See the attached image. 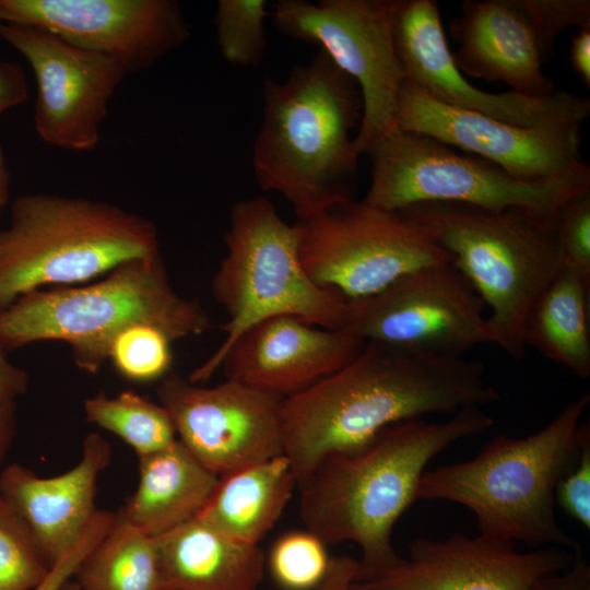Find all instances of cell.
I'll return each instance as SVG.
<instances>
[{"label": "cell", "mask_w": 590, "mask_h": 590, "mask_svg": "<svg viewBox=\"0 0 590 590\" xmlns=\"http://www.w3.org/2000/svg\"><path fill=\"white\" fill-rule=\"evenodd\" d=\"M502 398L479 361L366 342L349 364L283 399V455L298 484L324 458L357 449L390 425Z\"/></svg>", "instance_id": "cell-1"}, {"label": "cell", "mask_w": 590, "mask_h": 590, "mask_svg": "<svg viewBox=\"0 0 590 590\" xmlns=\"http://www.w3.org/2000/svg\"><path fill=\"white\" fill-rule=\"evenodd\" d=\"M494 425L480 406L441 423L415 418L390 425L364 446L324 458L303 481L300 518L326 545L359 546L358 581L397 565L393 528L417 499L428 462L452 444Z\"/></svg>", "instance_id": "cell-2"}, {"label": "cell", "mask_w": 590, "mask_h": 590, "mask_svg": "<svg viewBox=\"0 0 590 590\" xmlns=\"http://www.w3.org/2000/svg\"><path fill=\"white\" fill-rule=\"evenodd\" d=\"M252 168L263 191L283 196L298 221L354 199L362 118L355 81L320 49L283 81L267 78Z\"/></svg>", "instance_id": "cell-3"}, {"label": "cell", "mask_w": 590, "mask_h": 590, "mask_svg": "<svg viewBox=\"0 0 590 590\" xmlns=\"http://www.w3.org/2000/svg\"><path fill=\"white\" fill-rule=\"evenodd\" d=\"M589 403L585 392L532 435L497 436L471 460L425 471L416 498L467 507L487 536L530 550L582 551L556 519L555 491L578 458Z\"/></svg>", "instance_id": "cell-4"}, {"label": "cell", "mask_w": 590, "mask_h": 590, "mask_svg": "<svg viewBox=\"0 0 590 590\" xmlns=\"http://www.w3.org/2000/svg\"><path fill=\"white\" fill-rule=\"evenodd\" d=\"M137 323L154 326L174 342L204 333L211 320L197 299L172 286L158 255L122 263L88 285L21 296L0 309V349L62 341L74 364L95 374L108 361L114 339Z\"/></svg>", "instance_id": "cell-5"}, {"label": "cell", "mask_w": 590, "mask_h": 590, "mask_svg": "<svg viewBox=\"0 0 590 590\" xmlns=\"http://www.w3.org/2000/svg\"><path fill=\"white\" fill-rule=\"evenodd\" d=\"M402 211L430 233L479 294L492 343L521 359L528 314L564 267L558 211H491L452 203H422Z\"/></svg>", "instance_id": "cell-6"}, {"label": "cell", "mask_w": 590, "mask_h": 590, "mask_svg": "<svg viewBox=\"0 0 590 590\" xmlns=\"http://www.w3.org/2000/svg\"><path fill=\"white\" fill-rule=\"evenodd\" d=\"M160 255L155 224L83 197L26 193L0 231V309L47 285L80 284Z\"/></svg>", "instance_id": "cell-7"}, {"label": "cell", "mask_w": 590, "mask_h": 590, "mask_svg": "<svg viewBox=\"0 0 590 590\" xmlns=\"http://www.w3.org/2000/svg\"><path fill=\"white\" fill-rule=\"evenodd\" d=\"M226 255L212 279V294L226 311L225 338L192 370L194 384L220 369L234 342L250 327L276 316L339 329L345 300L316 285L299 258V229L262 197L236 202L224 237Z\"/></svg>", "instance_id": "cell-8"}, {"label": "cell", "mask_w": 590, "mask_h": 590, "mask_svg": "<svg viewBox=\"0 0 590 590\" xmlns=\"http://www.w3.org/2000/svg\"><path fill=\"white\" fill-rule=\"evenodd\" d=\"M370 186L364 200L400 211L422 203H452L499 211L526 208L555 213L590 191V168L545 180H523L499 166L432 137L394 129L367 153Z\"/></svg>", "instance_id": "cell-9"}, {"label": "cell", "mask_w": 590, "mask_h": 590, "mask_svg": "<svg viewBox=\"0 0 590 590\" xmlns=\"http://www.w3.org/2000/svg\"><path fill=\"white\" fill-rule=\"evenodd\" d=\"M302 264L319 287L345 302L371 296L421 268L450 261L404 211L350 199L296 222Z\"/></svg>", "instance_id": "cell-10"}, {"label": "cell", "mask_w": 590, "mask_h": 590, "mask_svg": "<svg viewBox=\"0 0 590 590\" xmlns=\"http://www.w3.org/2000/svg\"><path fill=\"white\" fill-rule=\"evenodd\" d=\"M399 0H280L270 12L292 39L317 44L357 84L362 118L354 138L367 154L397 129L398 95L405 79L394 43Z\"/></svg>", "instance_id": "cell-11"}, {"label": "cell", "mask_w": 590, "mask_h": 590, "mask_svg": "<svg viewBox=\"0 0 590 590\" xmlns=\"http://www.w3.org/2000/svg\"><path fill=\"white\" fill-rule=\"evenodd\" d=\"M339 329L365 342L453 357L492 343L486 307L451 260L408 273L371 296L345 302Z\"/></svg>", "instance_id": "cell-12"}, {"label": "cell", "mask_w": 590, "mask_h": 590, "mask_svg": "<svg viewBox=\"0 0 590 590\" xmlns=\"http://www.w3.org/2000/svg\"><path fill=\"white\" fill-rule=\"evenodd\" d=\"M177 438L220 477L283 455V397L227 379L203 387L169 373L157 387Z\"/></svg>", "instance_id": "cell-13"}, {"label": "cell", "mask_w": 590, "mask_h": 590, "mask_svg": "<svg viewBox=\"0 0 590 590\" xmlns=\"http://www.w3.org/2000/svg\"><path fill=\"white\" fill-rule=\"evenodd\" d=\"M0 38L22 54L34 72L38 137L63 150H93L126 70L40 27L0 22Z\"/></svg>", "instance_id": "cell-14"}, {"label": "cell", "mask_w": 590, "mask_h": 590, "mask_svg": "<svg viewBox=\"0 0 590 590\" xmlns=\"http://www.w3.org/2000/svg\"><path fill=\"white\" fill-rule=\"evenodd\" d=\"M397 128L425 134L486 160L523 180L573 173L581 160V126L520 127L442 104L404 79L398 95Z\"/></svg>", "instance_id": "cell-15"}, {"label": "cell", "mask_w": 590, "mask_h": 590, "mask_svg": "<svg viewBox=\"0 0 590 590\" xmlns=\"http://www.w3.org/2000/svg\"><path fill=\"white\" fill-rule=\"evenodd\" d=\"M0 9L5 22L49 31L127 73L151 68L191 36L175 0H0Z\"/></svg>", "instance_id": "cell-16"}, {"label": "cell", "mask_w": 590, "mask_h": 590, "mask_svg": "<svg viewBox=\"0 0 590 590\" xmlns=\"http://www.w3.org/2000/svg\"><path fill=\"white\" fill-rule=\"evenodd\" d=\"M394 43L405 79L442 104L520 127L582 125L590 114L588 98L566 91L530 97L475 87L455 63L433 0H399Z\"/></svg>", "instance_id": "cell-17"}, {"label": "cell", "mask_w": 590, "mask_h": 590, "mask_svg": "<svg viewBox=\"0 0 590 590\" xmlns=\"http://www.w3.org/2000/svg\"><path fill=\"white\" fill-rule=\"evenodd\" d=\"M577 553L562 547L520 552L512 542L481 533L417 538L406 558L353 586L357 590H535L541 579L569 567Z\"/></svg>", "instance_id": "cell-18"}, {"label": "cell", "mask_w": 590, "mask_h": 590, "mask_svg": "<svg viewBox=\"0 0 590 590\" xmlns=\"http://www.w3.org/2000/svg\"><path fill=\"white\" fill-rule=\"evenodd\" d=\"M365 344L342 329L276 316L246 330L226 352L220 369L227 379L286 398L349 364Z\"/></svg>", "instance_id": "cell-19"}, {"label": "cell", "mask_w": 590, "mask_h": 590, "mask_svg": "<svg viewBox=\"0 0 590 590\" xmlns=\"http://www.w3.org/2000/svg\"><path fill=\"white\" fill-rule=\"evenodd\" d=\"M111 447L97 433L82 442L78 463L49 477L20 463L0 472V498L24 523L51 567L83 536L98 508L97 480L110 464Z\"/></svg>", "instance_id": "cell-20"}, {"label": "cell", "mask_w": 590, "mask_h": 590, "mask_svg": "<svg viewBox=\"0 0 590 590\" xmlns=\"http://www.w3.org/2000/svg\"><path fill=\"white\" fill-rule=\"evenodd\" d=\"M448 27L459 44L452 57L462 74L503 82L530 97L554 92L542 71L548 57L518 0H464Z\"/></svg>", "instance_id": "cell-21"}, {"label": "cell", "mask_w": 590, "mask_h": 590, "mask_svg": "<svg viewBox=\"0 0 590 590\" xmlns=\"http://www.w3.org/2000/svg\"><path fill=\"white\" fill-rule=\"evenodd\" d=\"M163 588L256 590L266 558L259 545L231 539L199 517L155 538Z\"/></svg>", "instance_id": "cell-22"}, {"label": "cell", "mask_w": 590, "mask_h": 590, "mask_svg": "<svg viewBox=\"0 0 590 590\" xmlns=\"http://www.w3.org/2000/svg\"><path fill=\"white\" fill-rule=\"evenodd\" d=\"M138 459L137 488L118 512L153 538L196 518L220 482L178 438Z\"/></svg>", "instance_id": "cell-23"}, {"label": "cell", "mask_w": 590, "mask_h": 590, "mask_svg": "<svg viewBox=\"0 0 590 590\" xmlns=\"http://www.w3.org/2000/svg\"><path fill=\"white\" fill-rule=\"evenodd\" d=\"M295 488L290 461L280 455L220 477L197 517L235 541L259 545L282 516Z\"/></svg>", "instance_id": "cell-24"}, {"label": "cell", "mask_w": 590, "mask_h": 590, "mask_svg": "<svg viewBox=\"0 0 590 590\" xmlns=\"http://www.w3.org/2000/svg\"><path fill=\"white\" fill-rule=\"evenodd\" d=\"M590 275L563 267L533 304L523 340L580 378L590 376Z\"/></svg>", "instance_id": "cell-25"}, {"label": "cell", "mask_w": 590, "mask_h": 590, "mask_svg": "<svg viewBox=\"0 0 590 590\" xmlns=\"http://www.w3.org/2000/svg\"><path fill=\"white\" fill-rule=\"evenodd\" d=\"M75 576L82 590H162L155 538L117 512Z\"/></svg>", "instance_id": "cell-26"}, {"label": "cell", "mask_w": 590, "mask_h": 590, "mask_svg": "<svg viewBox=\"0 0 590 590\" xmlns=\"http://www.w3.org/2000/svg\"><path fill=\"white\" fill-rule=\"evenodd\" d=\"M83 406L90 423L121 438L138 458L161 451L177 439L167 410L135 392L115 397L99 392L85 399Z\"/></svg>", "instance_id": "cell-27"}, {"label": "cell", "mask_w": 590, "mask_h": 590, "mask_svg": "<svg viewBox=\"0 0 590 590\" xmlns=\"http://www.w3.org/2000/svg\"><path fill=\"white\" fill-rule=\"evenodd\" d=\"M270 15L266 0H220L214 24L223 58L240 67L261 63L266 49L264 20Z\"/></svg>", "instance_id": "cell-28"}, {"label": "cell", "mask_w": 590, "mask_h": 590, "mask_svg": "<svg viewBox=\"0 0 590 590\" xmlns=\"http://www.w3.org/2000/svg\"><path fill=\"white\" fill-rule=\"evenodd\" d=\"M172 339L161 329L137 323L121 331L111 342L108 361L133 382L162 380L173 364Z\"/></svg>", "instance_id": "cell-29"}, {"label": "cell", "mask_w": 590, "mask_h": 590, "mask_svg": "<svg viewBox=\"0 0 590 590\" xmlns=\"http://www.w3.org/2000/svg\"><path fill=\"white\" fill-rule=\"evenodd\" d=\"M314 533L293 530L272 545L268 558L270 573L284 590H315L324 579L331 556Z\"/></svg>", "instance_id": "cell-30"}, {"label": "cell", "mask_w": 590, "mask_h": 590, "mask_svg": "<svg viewBox=\"0 0 590 590\" xmlns=\"http://www.w3.org/2000/svg\"><path fill=\"white\" fill-rule=\"evenodd\" d=\"M49 568L24 523L0 498V590H33Z\"/></svg>", "instance_id": "cell-31"}, {"label": "cell", "mask_w": 590, "mask_h": 590, "mask_svg": "<svg viewBox=\"0 0 590 590\" xmlns=\"http://www.w3.org/2000/svg\"><path fill=\"white\" fill-rule=\"evenodd\" d=\"M550 57L558 34L567 27L590 28L589 0H518Z\"/></svg>", "instance_id": "cell-32"}, {"label": "cell", "mask_w": 590, "mask_h": 590, "mask_svg": "<svg viewBox=\"0 0 590 590\" xmlns=\"http://www.w3.org/2000/svg\"><path fill=\"white\" fill-rule=\"evenodd\" d=\"M557 236L564 266L590 275V191L558 210Z\"/></svg>", "instance_id": "cell-33"}, {"label": "cell", "mask_w": 590, "mask_h": 590, "mask_svg": "<svg viewBox=\"0 0 590 590\" xmlns=\"http://www.w3.org/2000/svg\"><path fill=\"white\" fill-rule=\"evenodd\" d=\"M555 502L567 516L590 529V426L575 464L556 487Z\"/></svg>", "instance_id": "cell-34"}, {"label": "cell", "mask_w": 590, "mask_h": 590, "mask_svg": "<svg viewBox=\"0 0 590 590\" xmlns=\"http://www.w3.org/2000/svg\"><path fill=\"white\" fill-rule=\"evenodd\" d=\"M114 518V512L98 509L80 541L49 568L33 590H63L85 557L108 532Z\"/></svg>", "instance_id": "cell-35"}, {"label": "cell", "mask_w": 590, "mask_h": 590, "mask_svg": "<svg viewBox=\"0 0 590 590\" xmlns=\"http://www.w3.org/2000/svg\"><path fill=\"white\" fill-rule=\"evenodd\" d=\"M535 590H590V566L583 552H578L566 569L541 579Z\"/></svg>", "instance_id": "cell-36"}, {"label": "cell", "mask_w": 590, "mask_h": 590, "mask_svg": "<svg viewBox=\"0 0 590 590\" xmlns=\"http://www.w3.org/2000/svg\"><path fill=\"white\" fill-rule=\"evenodd\" d=\"M28 87L22 67L12 61H0V116L27 99Z\"/></svg>", "instance_id": "cell-37"}, {"label": "cell", "mask_w": 590, "mask_h": 590, "mask_svg": "<svg viewBox=\"0 0 590 590\" xmlns=\"http://www.w3.org/2000/svg\"><path fill=\"white\" fill-rule=\"evenodd\" d=\"M359 575V562L351 556H332L322 582L315 590H357L354 583Z\"/></svg>", "instance_id": "cell-38"}, {"label": "cell", "mask_w": 590, "mask_h": 590, "mask_svg": "<svg viewBox=\"0 0 590 590\" xmlns=\"http://www.w3.org/2000/svg\"><path fill=\"white\" fill-rule=\"evenodd\" d=\"M30 386V376L14 365L0 349V401H16Z\"/></svg>", "instance_id": "cell-39"}, {"label": "cell", "mask_w": 590, "mask_h": 590, "mask_svg": "<svg viewBox=\"0 0 590 590\" xmlns=\"http://www.w3.org/2000/svg\"><path fill=\"white\" fill-rule=\"evenodd\" d=\"M569 59L575 73L590 86V28H582L571 38Z\"/></svg>", "instance_id": "cell-40"}, {"label": "cell", "mask_w": 590, "mask_h": 590, "mask_svg": "<svg viewBox=\"0 0 590 590\" xmlns=\"http://www.w3.org/2000/svg\"><path fill=\"white\" fill-rule=\"evenodd\" d=\"M16 414L14 401H0V464L4 460L15 435Z\"/></svg>", "instance_id": "cell-41"}, {"label": "cell", "mask_w": 590, "mask_h": 590, "mask_svg": "<svg viewBox=\"0 0 590 590\" xmlns=\"http://www.w3.org/2000/svg\"><path fill=\"white\" fill-rule=\"evenodd\" d=\"M11 174L8 167L5 153L0 144V212L10 199Z\"/></svg>", "instance_id": "cell-42"}, {"label": "cell", "mask_w": 590, "mask_h": 590, "mask_svg": "<svg viewBox=\"0 0 590 590\" xmlns=\"http://www.w3.org/2000/svg\"><path fill=\"white\" fill-rule=\"evenodd\" d=\"M63 590H82L76 582H72L71 580L66 585Z\"/></svg>", "instance_id": "cell-43"}, {"label": "cell", "mask_w": 590, "mask_h": 590, "mask_svg": "<svg viewBox=\"0 0 590 590\" xmlns=\"http://www.w3.org/2000/svg\"><path fill=\"white\" fill-rule=\"evenodd\" d=\"M7 21V17L3 13V11L0 9V22H5Z\"/></svg>", "instance_id": "cell-44"}, {"label": "cell", "mask_w": 590, "mask_h": 590, "mask_svg": "<svg viewBox=\"0 0 590 590\" xmlns=\"http://www.w3.org/2000/svg\"><path fill=\"white\" fill-rule=\"evenodd\" d=\"M162 590H174V589H167V588H163Z\"/></svg>", "instance_id": "cell-45"}]
</instances>
